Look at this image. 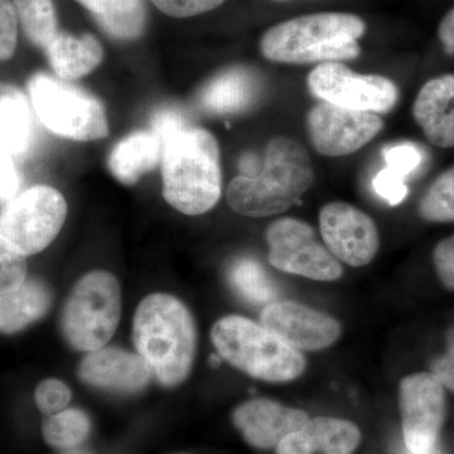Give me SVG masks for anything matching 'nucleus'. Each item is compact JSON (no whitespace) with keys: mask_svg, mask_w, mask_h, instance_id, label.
<instances>
[{"mask_svg":"<svg viewBox=\"0 0 454 454\" xmlns=\"http://www.w3.org/2000/svg\"><path fill=\"white\" fill-rule=\"evenodd\" d=\"M137 352L166 387L182 384L196 356L195 319L173 295L155 293L140 301L133 321Z\"/></svg>","mask_w":454,"mask_h":454,"instance_id":"1","label":"nucleus"},{"mask_svg":"<svg viewBox=\"0 0 454 454\" xmlns=\"http://www.w3.org/2000/svg\"><path fill=\"white\" fill-rule=\"evenodd\" d=\"M313 184L309 152L297 140L280 136L269 140L260 172L230 182L226 200L236 214L260 219L288 211Z\"/></svg>","mask_w":454,"mask_h":454,"instance_id":"2","label":"nucleus"},{"mask_svg":"<svg viewBox=\"0 0 454 454\" xmlns=\"http://www.w3.org/2000/svg\"><path fill=\"white\" fill-rule=\"evenodd\" d=\"M365 33V20L356 14L322 12L270 27L260 38L259 49L277 64H342L361 55L358 40Z\"/></svg>","mask_w":454,"mask_h":454,"instance_id":"3","label":"nucleus"},{"mask_svg":"<svg viewBox=\"0 0 454 454\" xmlns=\"http://www.w3.org/2000/svg\"><path fill=\"white\" fill-rule=\"evenodd\" d=\"M163 197L190 216L216 206L223 190L220 146L210 131L188 127L162 146Z\"/></svg>","mask_w":454,"mask_h":454,"instance_id":"4","label":"nucleus"},{"mask_svg":"<svg viewBox=\"0 0 454 454\" xmlns=\"http://www.w3.org/2000/svg\"><path fill=\"white\" fill-rule=\"evenodd\" d=\"M211 339L223 360L258 380L293 381L306 370L301 349L245 317L219 319L212 327Z\"/></svg>","mask_w":454,"mask_h":454,"instance_id":"5","label":"nucleus"},{"mask_svg":"<svg viewBox=\"0 0 454 454\" xmlns=\"http://www.w3.org/2000/svg\"><path fill=\"white\" fill-rule=\"evenodd\" d=\"M27 88L35 115L57 136L91 142L109 133L106 107L79 86L41 73L31 77Z\"/></svg>","mask_w":454,"mask_h":454,"instance_id":"6","label":"nucleus"},{"mask_svg":"<svg viewBox=\"0 0 454 454\" xmlns=\"http://www.w3.org/2000/svg\"><path fill=\"white\" fill-rule=\"evenodd\" d=\"M121 316L118 279L106 270L83 276L74 286L62 312L65 339L77 351L106 348L116 333Z\"/></svg>","mask_w":454,"mask_h":454,"instance_id":"7","label":"nucleus"},{"mask_svg":"<svg viewBox=\"0 0 454 454\" xmlns=\"http://www.w3.org/2000/svg\"><path fill=\"white\" fill-rule=\"evenodd\" d=\"M67 216L59 191L35 186L14 196L0 211V236L25 256L43 252L57 238Z\"/></svg>","mask_w":454,"mask_h":454,"instance_id":"8","label":"nucleus"},{"mask_svg":"<svg viewBox=\"0 0 454 454\" xmlns=\"http://www.w3.org/2000/svg\"><path fill=\"white\" fill-rule=\"evenodd\" d=\"M269 262L284 273L334 282L343 274L339 260L317 240L315 230L306 221L283 217L267 229Z\"/></svg>","mask_w":454,"mask_h":454,"instance_id":"9","label":"nucleus"},{"mask_svg":"<svg viewBox=\"0 0 454 454\" xmlns=\"http://www.w3.org/2000/svg\"><path fill=\"white\" fill-rule=\"evenodd\" d=\"M310 94L325 103L373 114L389 113L396 106L395 83L380 74H361L340 62L317 65L307 77Z\"/></svg>","mask_w":454,"mask_h":454,"instance_id":"10","label":"nucleus"},{"mask_svg":"<svg viewBox=\"0 0 454 454\" xmlns=\"http://www.w3.org/2000/svg\"><path fill=\"white\" fill-rule=\"evenodd\" d=\"M399 409L406 450L437 447L447 403L444 387L432 372L411 373L400 381Z\"/></svg>","mask_w":454,"mask_h":454,"instance_id":"11","label":"nucleus"},{"mask_svg":"<svg viewBox=\"0 0 454 454\" xmlns=\"http://www.w3.org/2000/svg\"><path fill=\"white\" fill-rule=\"evenodd\" d=\"M306 124L316 151L334 158L356 153L384 128L378 114L346 109L325 101L310 107Z\"/></svg>","mask_w":454,"mask_h":454,"instance_id":"12","label":"nucleus"},{"mask_svg":"<svg viewBox=\"0 0 454 454\" xmlns=\"http://www.w3.org/2000/svg\"><path fill=\"white\" fill-rule=\"evenodd\" d=\"M319 230L325 247L349 267L370 264L380 247L375 221L348 202H330L319 211Z\"/></svg>","mask_w":454,"mask_h":454,"instance_id":"13","label":"nucleus"},{"mask_svg":"<svg viewBox=\"0 0 454 454\" xmlns=\"http://www.w3.org/2000/svg\"><path fill=\"white\" fill-rule=\"evenodd\" d=\"M260 324L301 351H319L340 339L342 327L333 317L293 301H271L260 315Z\"/></svg>","mask_w":454,"mask_h":454,"instance_id":"14","label":"nucleus"},{"mask_svg":"<svg viewBox=\"0 0 454 454\" xmlns=\"http://www.w3.org/2000/svg\"><path fill=\"white\" fill-rule=\"evenodd\" d=\"M235 428L256 450L277 448L286 435L301 428L309 415L270 399H253L236 406L231 415Z\"/></svg>","mask_w":454,"mask_h":454,"instance_id":"15","label":"nucleus"},{"mask_svg":"<svg viewBox=\"0 0 454 454\" xmlns=\"http://www.w3.org/2000/svg\"><path fill=\"white\" fill-rule=\"evenodd\" d=\"M79 376L90 387L136 394L148 387L153 375L138 354L118 348H103L83 357Z\"/></svg>","mask_w":454,"mask_h":454,"instance_id":"16","label":"nucleus"},{"mask_svg":"<svg viewBox=\"0 0 454 454\" xmlns=\"http://www.w3.org/2000/svg\"><path fill=\"white\" fill-rule=\"evenodd\" d=\"M356 424L333 417L307 420L278 444L277 454H354L361 443Z\"/></svg>","mask_w":454,"mask_h":454,"instance_id":"17","label":"nucleus"},{"mask_svg":"<svg viewBox=\"0 0 454 454\" xmlns=\"http://www.w3.org/2000/svg\"><path fill=\"white\" fill-rule=\"evenodd\" d=\"M414 121L427 140L438 148L454 146V74L424 83L413 104Z\"/></svg>","mask_w":454,"mask_h":454,"instance_id":"18","label":"nucleus"},{"mask_svg":"<svg viewBox=\"0 0 454 454\" xmlns=\"http://www.w3.org/2000/svg\"><path fill=\"white\" fill-rule=\"evenodd\" d=\"M44 51L56 76L64 82L82 79L92 73L104 57L103 46L90 33L74 35L59 31Z\"/></svg>","mask_w":454,"mask_h":454,"instance_id":"19","label":"nucleus"},{"mask_svg":"<svg viewBox=\"0 0 454 454\" xmlns=\"http://www.w3.org/2000/svg\"><path fill=\"white\" fill-rule=\"evenodd\" d=\"M255 77L243 67H231L210 80L200 92L199 103L205 112L215 115L241 113L255 100Z\"/></svg>","mask_w":454,"mask_h":454,"instance_id":"20","label":"nucleus"},{"mask_svg":"<svg viewBox=\"0 0 454 454\" xmlns=\"http://www.w3.org/2000/svg\"><path fill=\"white\" fill-rule=\"evenodd\" d=\"M162 160V145L151 130L134 131L114 146L110 172L124 184H134Z\"/></svg>","mask_w":454,"mask_h":454,"instance_id":"21","label":"nucleus"},{"mask_svg":"<svg viewBox=\"0 0 454 454\" xmlns=\"http://www.w3.org/2000/svg\"><path fill=\"white\" fill-rule=\"evenodd\" d=\"M32 109L22 90L0 82V151L11 155L28 151L35 137Z\"/></svg>","mask_w":454,"mask_h":454,"instance_id":"22","label":"nucleus"},{"mask_svg":"<svg viewBox=\"0 0 454 454\" xmlns=\"http://www.w3.org/2000/svg\"><path fill=\"white\" fill-rule=\"evenodd\" d=\"M52 293L40 280H26L13 291L0 294V333L25 330L49 312Z\"/></svg>","mask_w":454,"mask_h":454,"instance_id":"23","label":"nucleus"},{"mask_svg":"<svg viewBox=\"0 0 454 454\" xmlns=\"http://www.w3.org/2000/svg\"><path fill=\"white\" fill-rule=\"evenodd\" d=\"M95 20L115 40H137L145 31V0H106L103 13Z\"/></svg>","mask_w":454,"mask_h":454,"instance_id":"24","label":"nucleus"},{"mask_svg":"<svg viewBox=\"0 0 454 454\" xmlns=\"http://www.w3.org/2000/svg\"><path fill=\"white\" fill-rule=\"evenodd\" d=\"M91 432V420L80 409H64L50 415L42 424V435L51 447L59 450H74L82 446Z\"/></svg>","mask_w":454,"mask_h":454,"instance_id":"25","label":"nucleus"},{"mask_svg":"<svg viewBox=\"0 0 454 454\" xmlns=\"http://www.w3.org/2000/svg\"><path fill=\"white\" fill-rule=\"evenodd\" d=\"M229 280L234 291L247 303L267 306L277 297L267 271L252 258H241L232 262Z\"/></svg>","mask_w":454,"mask_h":454,"instance_id":"26","label":"nucleus"},{"mask_svg":"<svg viewBox=\"0 0 454 454\" xmlns=\"http://www.w3.org/2000/svg\"><path fill=\"white\" fill-rule=\"evenodd\" d=\"M13 5L28 40L46 50L59 32L52 0H13Z\"/></svg>","mask_w":454,"mask_h":454,"instance_id":"27","label":"nucleus"},{"mask_svg":"<svg viewBox=\"0 0 454 454\" xmlns=\"http://www.w3.org/2000/svg\"><path fill=\"white\" fill-rule=\"evenodd\" d=\"M418 212L428 223H454V166L442 172L424 191Z\"/></svg>","mask_w":454,"mask_h":454,"instance_id":"28","label":"nucleus"},{"mask_svg":"<svg viewBox=\"0 0 454 454\" xmlns=\"http://www.w3.org/2000/svg\"><path fill=\"white\" fill-rule=\"evenodd\" d=\"M27 256L0 236V294L13 291L27 279Z\"/></svg>","mask_w":454,"mask_h":454,"instance_id":"29","label":"nucleus"},{"mask_svg":"<svg viewBox=\"0 0 454 454\" xmlns=\"http://www.w3.org/2000/svg\"><path fill=\"white\" fill-rule=\"evenodd\" d=\"M35 399L42 413L52 415L67 408L73 399V394L64 381L47 379L38 385Z\"/></svg>","mask_w":454,"mask_h":454,"instance_id":"30","label":"nucleus"},{"mask_svg":"<svg viewBox=\"0 0 454 454\" xmlns=\"http://www.w3.org/2000/svg\"><path fill=\"white\" fill-rule=\"evenodd\" d=\"M384 160L387 168L405 178L422 164L423 153L411 143H403L385 149Z\"/></svg>","mask_w":454,"mask_h":454,"instance_id":"31","label":"nucleus"},{"mask_svg":"<svg viewBox=\"0 0 454 454\" xmlns=\"http://www.w3.org/2000/svg\"><path fill=\"white\" fill-rule=\"evenodd\" d=\"M17 41L18 17L13 2L0 0V61L14 55Z\"/></svg>","mask_w":454,"mask_h":454,"instance_id":"32","label":"nucleus"},{"mask_svg":"<svg viewBox=\"0 0 454 454\" xmlns=\"http://www.w3.org/2000/svg\"><path fill=\"white\" fill-rule=\"evenodd\" d=\"M225 0H152V3L167 16L190 18L215 11Z\"/></svg>","mask_w":454,"mask_h":454,"instance_id":"33","label":"nucleus"},{"mask_svg":"<svg viewBox=\"0 0 454 454\" xmlns=\"http://www.w3.org/2000/svg\"><path fill=\"white\" fill-rule=\"evenodd\" d=\"M373 190L391 206L399 205L408 196L405 178L389 168L381 169L372 181Z\"/></svg>","mask_w":454,"mask_h":454,"instance_id":"34","label":"nucleus"},{"mask_svg":"<svg viewBox=\"0 0 454 454\" xmlns=\"http://www.w3.org/2000/svg\"><path fill=\"white\" fill-rule=\"evenodd\" d=\"M188 127L191 125H188L184 114L177 109L158 110L151 121V131L157 137L162 146Z\"/></svg>","mask_w":454,"mask_h":454,"instance_id":"35","label":"nucleus"},{"mask_svg":"<svg viewBox=\"0 0 454 454\" xmlns=\"http://www.w3.org/2000/svg\"><path fill=\"white\" fill-rule=\"evenodd\" d=\"M433 262L442 286L454 292V234L439 241L433 252Z\"/></svg>","mask_w":454,"mask_h":454,"instance_id":"36","label":"nucleus"},{"mask_svg":"<svg viewBox=\"0 0 454 454\" xmlns=\"http://www.w3.org/2000/svg\"><path fill=\"white\" fill-rule=\"evenodd\" d=\"M446 342V352L433 361L430 369L442 385L454 393V325L447 331Z\"/></svg>","mask_w":454,"mask_h":454,"instance_id":"37","label":"nucleus"},{"mask_svg":"<svg viewBox=\"0 0 454 454\" xmlns=\"http://www.w3.org/2000/svg\"><path fill=\"white\" fill-rule=\"evenodd\" d=\"M12 157L13 155L0 151V201H11L20 190V173Z\"/></svg>","mask_w":454,"mask_h":454,"instance_id":"38","label":"nucleus"},{"mask_svg":"<svg viewBox=\"0 0 454 454\" xmlns=\"http://www.w3.org/2000/svg\"><path fill=\"white\" fill-rule=\"evenodd\" d=\"M438 37L446 53L454 55V8L439 23Z\"/></svg>","mask_w":454,"mask_h":454,"instance_id":"39","label":"nucleus"},{"mask_svg":"<svg viewBox=\"0 0 454 454\" xmlns=\"http://www.w3.org/2000/svg\"><path fill=\"white\" fill-rule=\"evenodd\" d=\"M74 2L79 3L82 7H85L89 12H91L94 18H97L103 13L104 5H106V0H74Z\"/></svg>","mask_w":454,"mask_h":454,"instance_id":"40","label":"nucleus"},{"mask_svg":"<svg viewBox=\"0 0 454 454\" xmlns=\"http://www.w3.org/2000/svg\"><path fill=\"white\" fill-rule=\"evenodd\" d=\"M406 454H441L437 450V447L432 448V450H422V452H411V450H408Z\"/></svg>","mask_w":454,"mask_h":454,"instance_id":"41","label":"nucleus"},{"mask_svg":"<svg viewBox=\"0 0 454 454\" xmlns=\"http://www.w3.org/2000/svg\"><path fill=\"white\" fill-rule=\"evenodd\" d=\"M65 454H89V453L82 452V450H71V452H67Z\"/></svg>","mask_w":454,"mask_h":454,"instance_id":"42","label":"nucleus"},{"mask_svg":"<svg viewBox=\"0 0 454 454\" xmlns=\"http://www.w3.org/2000/svg\"><path fill=\"white\" fill-rule=\"evenodd\" d=\"M278 2H284V0H278Z\"/></svg>","mask_w":454,"mask_h":454,"instance_id":"43","label":"nucleus"},{"mask_svg":"<svg viewBox=\"0 0 454 454\" xmlns=\"http://www.w3.org/2000/svg\"><path fill=\"white\" fill-rule=\"evenodd\" d=\"M176 454H188V453H176Z\"/></svg>","mask_w":454,"mask_h":454,"instance_id":"44","label":"nucleus"}]
</instances>
